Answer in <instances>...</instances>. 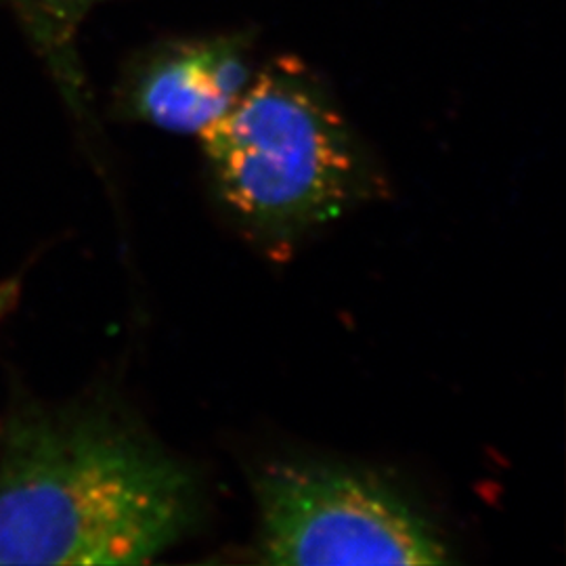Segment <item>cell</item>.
I'll return each mask as SVG.
<instances>
[{"label": "cell", "mask_w": 566, "mask_h": 566, "mask_svg": "<svg viewBox=\"0 0 566 566\" xmlns=\"http://www.w3.org/2000/svg\"><path fill=\"white\" fill-rule=\"evenodd\" d=\"M198 137L224 206L271 242L334 221L374 185L364 147L296 57L254 72L235 105Z\"/></svg>", "instance_id": "7a4b0ae2"}, {"label": "cell", "mask_w": 566, "mask_h": 566, "mask_svg": "<svg viewBox=\"0 0 566 566\" xmlns=\"http://www.w3.org/2000/svg\"><path fill=\"white\" fill-rule=\"evenodd\" d=\"M250 51V36L231 32L160 42L122 74L118 112L168 133L202 135L252 81Z\"/></svg>", "instance_id": "277c9868"}, {"label": "cell", "mask_w": 566, "mask_h": 566, "mask_svg": "<svg viewBox=\"0 0 566 566\" xmlns=\"http://www.w3.org/2000/svg\"><path fill=\"white\" fill-rule=\"evenodd\" d=\"M32 51L46 67L70 114L93 120L88 82L78 53V36L91 11L102 0H2Z\"/></svg>", "instance_id": "5b68a950"}, {"label": "cell", "mask_w": 566, "mask_h": 566, "mask_svg": "<svg viewBox=\"0 0 566 566\" xmlns=\"http://www.w3.org/2000/svg\"><path fill=\"white\" fill-rule=\"evenodd\" d=\"M266 565H446L449 547L385 483L338 465L275 464L254 479Z\"/></svg>", "instance_id": "3957f363"}, {"label": "cell", "mask_w": 566, "mask_h": 566, "mask_svg": "<svg viewBox=\"0 0 566 566\" xmlns=\"http://www.w3.org/2000/svg\"><path fill=\"white\" fill-rule=\"evenodd\" d=\"M198 504L191 472L112 405L25 395L0 424V565H145Z\"/></svg>", "instance_id": "6da1fadb"}, {"label": "cell", "mask_w": 566, "mask_h": 566, "mask_svg": "<svg viewBox=\"0 0 566 566\" xmlns=\"http://www.w3.org/2000/svg\"><path fill=\"white\" fill-rule=\"evenodd\" d=\"M18 298H20V282L18 280L0 283V325L7 319V315L13 311Z\"/></svg>", "instance_id": "8992f818"}]
</instances>
